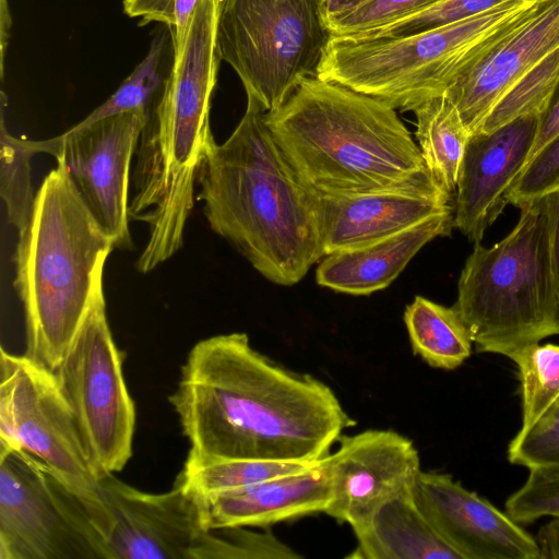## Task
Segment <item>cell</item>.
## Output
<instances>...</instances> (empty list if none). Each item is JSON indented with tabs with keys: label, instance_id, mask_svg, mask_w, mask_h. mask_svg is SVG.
<instances>
[{
	"label": "cell",
	"instance_id": "1",
	"mask_svg": "<svg viewBox=\"0 0 559 559\" xmlns=\"http://www.w3.org/2000/svg\"><path fill=\"white\" fill-rule=\"evenodd\" d=\"M188 455L313 462L355 425L333 390L255 350L246 333L198 342L169 397Z\"/></svg>",
	"mask_w": 559,
	"mask_h": 559
},
{
	"label": "cell",
	"instance_id": "2",
	"mask_svg": "<svg viewBox=\"0 0 559 559\" xmlns=\"http://www.w3.org/2000/svg\"><path fill=\"white\" fill-rule=\"evenodd\" d=\"M266 111L247 97L245 114L198 176V200L212 230L270 282L292 286L325 254L314 193L275 142Z\"/></svg>",
	"mask_w": 559,
	"mask_h": 559
},
{
	"label": "cell",
	"instance_id": "3",
	"mask_svg": "<svg viewBox=\"0 0 559 559\" xmlns=\"http://www.w3.org/2000/svg\"><path fill=\"white\" fill-rule=\"evenodd\" d=\"M395 110L311 78L282 107L266 112L265 122L300 181L316 194L443 190Z\"/></svg>",
	"mask_w": 559,
	"mask_h": 559
},
{
	"label": "cell",
	"instance_id": "4",
	"mask_svg": "<svg viewBox=\"0 0 559 559\" xmlns=\"http://www.w3.org/2000/svg\"><path fill=\"white\" fill-rule=\"evenodd\" d=\"M19 234L14 288L24 310L26 355L50 370L62 360L95 300L112 239L61 162L44 178Z\"/></svg>",
	"mask_w": 559,
	"mask_h": 559
},
{
	"label": "cell",
	"instance_id": "5",
	"mask_svg": "<svg viewBox=\"0 0 559 559\" xmlns=\"http://www.w3.org/2000/svg\"><path fill=\"white\" fill-rule=\"evenodd\" d=\"M549 0H508L469 19L397 37L332 36L318 79L414 111L444 95L471 67Z\"/></svg>",
	"mask_w": 559,
	"mask_h": 559
},
{
	"label": "cell",
	"instance_id": "6",
	"mask_svg": "<svg viewBox=\"0 0 559 559\" xmlns=\"http://www.w3.org/2000/svg\"><path fill=\"white\" fill-rule=\"evenodd\" d=\"M520 210L516 225L499 242L474 243L453 305L477 352L510 359L559 334L545 199Z\"/></svg>",
	"mask_w": 559,
	"mask_h": 559
},
{
	"label": "cell",
	"instance_id": "7",
	"mask_svg": "<svg viewBox=\"0 0 559 559\" xmlns=\"http://www.w3.org/2000/svg\"><path fill=\"white\" fill-rule=\"evenodd\" d=\"M331 38L323 0H224L217 28L221 59L266 112L317 78Z\"/></svg>",
	"mask_w": 559,
	"mask_h": 559
},
{
	"label": "cell",
	"instance_id": "8",
	"mask_svg": "<svg viewBox=\"0 0 559 559\" xmlns=\"http://www.w3.org/2000/svg\"><path fill=\"white\" fill-rule=\"evenodd\" d=\"M223 2L200 0L182 43L173 50L170 73L141 132L138 164L160 183H193L216 145L210 112L222 61L217 28Z\"/></svg>",
	"mask_w": 559,
	"mask_h": 559
},
{
	"label": "cell",
	"instance_id": "9",
	"mask_svg": "<svg viewBox=\"0 0 559 559\" xmlns=\"http://www.w3.org/2000/svg\"><path fill=\"white\" fill-rule=\"evenodd\" d=\"M0 444L44 463L82 503L103 539L110 527L100 493L104 474L92 462L55 373L1 348Z\"/></svg>",
	"mask_w": 559,
	"mask_h": 559
},
{
	"label": "cell",
	"instance_id": "10",
	"mask_svg": "<svg viewBox=\"0 0 559 559\" xmlns=\"http://www.w3.org/2000/svg\"><path fill=\"white\" fill-rule=\"evenodd\" d=\"M53 373L94 465L103 473L121 471L132 456L135 408L104 295L93 304Z\"/></svg>",
	"mask_w": 559,
	"mask_h": 559
},
{
	"label": "cell",
	"instance_id": "11",
	"mask_svg": "<svg viewBox=\"0 0 559 559\" xmlns=\"http://www.w3.org/2000/svg\"><path fill=\"white\" fill-rule=\"evenodd\" d=\"M103 558L82 503L33 455L0 444V559Z\"/></svg>",
	"mask_w": 559,
	"mask_h": 559
},
{
	"label": "cell",
	"instance_id": "12",
	"mask_svg": "<svg viewBox=\"0 0 559 559\" xmlns=\"http://www.w3.org/2000/svg\"><path fill=\"white\" fill-rule=\"evenodd\" d=\"M99 481L110 520L105 559H225V539L204 527L197 495L178 479L164 493L140 491L112 473Z\"/></svg>",
	"mask_w": 559,
	"mask_h": 559
},
{
	"label": "cell",
	"instance_id": "13",
	"mask_svg": "<svg viewBox=\"0 0 559 559\" xmlns=\"http://www.w3.org/2000/svg\"><path fill=\"white\" fill-rule=\"evenodd\" d=\"M147 119L126 112L73 126L52 139L29 140L36 154H50L63 164L86 207L120 250L132 248L130 167Z\"/></svg>",
	"mask_w": 559,
	"mask_h": 559
},
{
	"label": "cell",
	"instance_id": "14",
	"mask_svg": "<svg viewBox=\"0 0 559 559\" xmlns=\"http://www.w3.org/2000/svg\"><path fill=\"white\" fill-rule=\"evenodd\" d=\"M412 495L462 559H542L536 538L520 523L449 474L420 471Z\"/></svg>",
	"mask_w": 559,
	"mask_h": 559
},
{
	"label": "cell",
	"instance_id": "15",
	"mask_svg": "<svg viewBox=\"0 0 559 559\" xmlns=\"http://www.w3.org/2000/svg\"><path fill=\"white\" fill-rule=\"evenodd\" d=\"M328 454L331 501L324 513L353 527L394 495L412 488L420 460L413 441L394 430L372 429L338 438Z\"/></svg>",
	"mask_w": 559,
	"mask_h": 559
},
{
	"label": "cell",
	"instance_id": "16",
	"mask_svg": "<svg viewBox=\"0 0 559 559\" xmlns=\"http://www.w3.org/2000/svg\"><path fill=\"white\" fill-rule=\"evenodd\" d=\"M542 114L513 119L471 135L463 156L453 205V225L471 242L503 212L508 192L530 159Z\"/></svg>",
	"mask_w": 559,
	"mask_h": 559
},
{
	"label": "cell",
	"instance_id": "17",
	"mask_svg": "<svg viewBox=\"0 0 559 559\" xmlns=\"http://www.w3.org/2000/svg\"><path fill=\"white\" fill-rule=\"evenodd\" d=\"M314 200L325 255L393 236L430 217L453 212L454 205V197L443 190L418 188L338 195L314 193Z\"/></svg>",
	"mask_w": 559,
	"mask_h": 559
},
{
	"label": "cell",
	"instance_id": "18",
	"mask_svg": "<svg viewBox=\"0 0 559 559\" xmlns=\"http://www.w3.org/2000/svg\"><path fill=\"white\" fill-rule=\"evenodd\" d=\"M559 48V0H549L487 56L466 70L445 96L471 135L526 73Z\"/></svg>",
	"mask_w": 559,
	"mask_h": 559
},
{
	"label": "cell",
	"instance_id": "19",
	"mask_svg": "<svg viewBox=\"0 0 559 559\" xmlns=\"http://www.w3.org/2000/svg\"><path fill=\"white\" fill-rule=\"evenodd\" d=\"M195 495L202 523L209 531L269 526L324 512L331 501L329 459L325 455L304 471L253 486Z\"/></svg>",
	"mask_w": 559,
	"mask_h": 559
},
{
	"label": "cell",
	"instance_id": "20",
	"mask_svg": "<svg viewBox=\"0 0 559 559\" xmlns=\"http://www.w3.org/2000/svg\"><path fill=\"white\" fill-rule=\"evenodd\" d=\"M452 228L449 212L370 245L332 252L321 260L316 281L338 293L370 295L388 287L425 245L450 235Z\"/></svg>",
	"mask_w": 559,
	"mask_h": 559
},
{
	"label": "cell",
	"instance_id": "21",
	"mask_svg": "<svg viewBox=\"0 0 559 559\" xmlns=\"http://www.w3.org/2000/svg\"><path fill=\"white\" fill-rule=\"evenodd\" d=\"M364 559H462L435 531L418 508L412 488L380 504L362 524L353 527Z\"/></svg>",
	"mask_w": 559,
	"mask_h": 559
},
{
	"label": "cell",
	"instance_id": "22",
	"mask_svg": "<svg viewBox=\"0 0 559 559\" xmlns=\"http://www.w3.org/2000/svg\"><path fill=\"white\" fill-rule=\"evenodd\" d=\"M414 112L415 136L425 165L436 182L454 197L471 133L445 95L428 100Z\"/></svg>",
	"mask_w": 559,
	"mask_h": 559
},
{
	"label": "cell",
	"instance_id": "23",
	"mask_svg": "<svg viewBox=\"0 0 559 559\" xmlns=\"http://www.w3.org/2000/svg\"><path fill=\"white\" fill-rule=\"evenodd\" d=\"M404 322L414 354L433 368L455 369L472 354L469 331L453 307L416 296Z\"/></svg>",
	"mask_w": 559,
	"mask_h": 559
},
{
	"label": "cell",
	"instance_id": "24",
	"mask_svg": "<svg viewBox=\"0 0 559 559\" xmlns=\"http://www.w3.org/2000/svg\"><path fill=\"white\" fill-rule=\"evenodd\" d=\"M313 462L262 459H210L188 455L177 479L198 495L240 489L304 471Z\"/></svg>",
	"mask_w": 559,
	"mask_h": 559
},
{
	"label": "cell",
	"instance_id": "25",
	"mask_svg": "<svg viewBox=\"0 0 559 559\" xmlns=\"http://www.w3.org/2000/svg\"><path fill=\"white\" fill-rule=\"evenodd\" d=\"M5 105L7 96L1 92L0 194L9 224L20 233L27 226L35 204L31 158L36 152L29 140L15 138L8 131L4 122Z\"/></svg>",
	"mask_w": 559,
	"mask_h": 559
},
{
	"label": "cell",
	"instance_id": "26",
	"mask_svg": "<svg viewBox=\"0 0 559 559\" xmlns=\"http://www.w3.org/2000/svg\"><path fill=\"white\" fill-rule=\"evenodd\" d=\"M519 369L522 397L520 430L531 427L559 396V345L533 344L511 358Z\"/></svg>",
	"mask_w": 559,
	"mask_h": 559
},
{
	"label": "cell",
	"instance_id": "27",
	"mask_svg": "<svg viewBox=\"0 0 559 559\" xmlns=\"http://www.w3.org/2000/svg\"><path fill=\"white\" fill-rule=\"evenodd\" d=\"M164 46L165 35L159 34L153 39L146 56L114 94L75 127H87L98 120L126 112H138L150 117L151 102L155 93L164 85L158 69Z\"/></svg>",
	"mask_w": 559,
	"mask_h": 559
},
{
	"label": "cell",
	"instance_id": "28",
	"mask_svg": "<svg viewBox=\"0 0 559 559\" xmlns=\"http://www.w3.org/2000/svg\"><path fill=\"white\" fill-rule=\"evenodd\" d=\"M558 81L559 48L514 84L493 107L477 132L492 131L521 116L542 114Z\"/></svg>",
	"mask_w": 559,
	"mask_h": 559
},
{
	"label": "cell",
	"instance_id": "29",
	"mask_svg": "<svg viewBox=\"0 0 559 559\" xmlns=\"http://www.w3.org/2000/svg\"><path fill=\"white\" fill-rule=\"evenodd\" d=\"M508 460L528 469L559 467V396L537 421L519 430L509 443Z\"/></svg>",
	"mask_w": 559,
	"mask_h": 559
},
{
	"label": "cell",
	"instance_id": "30",
	"mask_svg": "<svg viewBox=\"0 0 559 559\" xmlns=\"http://www.w3.org/2000/svg\"><path fill=\"white\" fill-rule=\"evenodd\" d=\"M528 471L524 485L507 499L506 512L520 524L545 516L559 520V467Z\"/></svg>",
	"mask_w": 559,
	"mask_h": 559
},
{
	"label": "cell",
	"instance_id": "31",
	"mask_svg": "<svg viewBox=\"0 0 559 559\" xmlns=\"http://www.w3.org/2000/svg\"><path fill=\"white\" fill-rule=\"evenodd\" d=\"M441 0H369L329 24L332 36L361 37L411 15Z\"/></svg>",
	"mask_w": 559,
	"mask_h": 559
},
{
	"label": "cell",
	"instance_id": "32",
	"mask_svg": "<svg viewBox=\"0 0 559 559\" xmlns=\"http://www.w3.org/2000/svg\"><path fill=\"white\" fill-rule=\"evenodd\" d=\"M557 191H559V133L526 163L509 189L508 202L522 209Z\"/></svg>",
	"mask_w": 559,
	"mask_h": 559
},
{
	"label": "cell",
	"instance_id": "33",
	"mask_svg": "<svg viewBox=\"0 0 559 559\" xmlns=\"http://www.w3.org/2000/svg\"><path fill=\"white\" fill-rule=\"evenodd\" d=\"M508 0H441L426 10L378 29L368 37H397L437 28L484 13Z\"/></svg>",
	"mask_w": 559,
	"mask_h": 559
},
{
	"label": "cell",
	"instance_id": "34",
	"mask_svg": "<svg viewBox=\"0 0 559 559\" xmlns=\"http://www.w3.org/2000/svg\"><path fill=\"white\" fill-rule=\"evenodd\" d=\"M200 0H123V12L130 17H141V25L159 22L168 26L173 50L182 43L192 14Z\"/></svg>",
	"mask_w": 559,
	"mask_h": 559
},
{
	"label": "cell",
	"instance_id": "35",
	"mask_svg": "<svg viewBox=\"0 0 559 559\" xmlns=\"http://www.w3.org/2000/svg\"><path fill=\"white\" fill-rule=\"evenodd\" d=\"M552 277L559 298V191L545 198Z\"/></svg>",
	"mask_w": 559,
	"mask_h": 559
},
{
	"label": "cell",
	"instance_id": "36",
	"mask_svg": "<svg viewBox=\"0 0 559 559\" xmlns=\"http://www.w3.org/2000/svg\"><path fill=\"white\" fill-rule=\"evenodd\" d=\"M557 133H559V81L547 107L540 115L539 127L530 158Z\"/></svg>",
	"mask_w": 559,
	"mask_h": 559
},
{
	"label": "cell",
	"instance_id": "37",
	"mask_svg": "<svg viewBox=\"0 0 559 559\" xmlns=\"http://www.w3.org/2000/svg\"><path fill=\"white\" fill-rule=\"evenodd\" d=\"M536 540L542 559H559V520L552 519L538 531Z\"/></svg>",
	"mask_w": 559,
	"mask_h": 559
},
{
	"label": "cell",
	"instance_id": "38",
	"mask_svg": "<svg viewBox=\"0 0 559 559\" xmlns=\"http://www.w3.org/2000/svg\"><path fill=\"white\" fill-rule=\"evenodd\" d=\"M12 20L8 0H0V73L3 79L4 57L10 39Z\"/></svg>",
	"mask_w": 559,
	"mask_h": 559
},
{
	"label": "cell",
	"instance_id": "39",
	"mask_svg": "<svg viewBox=\"0 0 559 559\" xmlns=\"http://www.w3.org/2000/svg\"><path fill=\"white\" fill-rule=\"evenodd\" d=\"M368 1L369 0H323V12L330 24Z\"/></svg>",
	"mask_w": 559,
	"mask_h": 559
}]
</instances>
